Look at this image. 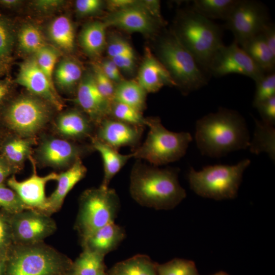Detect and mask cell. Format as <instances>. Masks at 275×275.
Returning a JSON list of instances; mask_svg holds the SVG:
<instances>
[{
  "mask_svg": "<svg viewBox=\"0 0 275 275\" xmlns=\"http://www.w3.org/2000/svg\"><path fill=\"white\" fill-rule=\"evenodd\" d=\"M195 140L201 154L212 158L248 148L251 141L244 118L236 111L224 107L197 120Z\"/></svg>",
  "mask_w": 275,
  "mask_h": 275,
  "instance_id": "cell-1",
  "label": "cell"
},
{
  "mask_svg": "<svg viewBox=\"0 0 275 275\" xmlns=\"http://www.w3.org/2000/svg\"><path fill=\"white\" fill-rule=\"evenodd\" d=\"M178 168H158L138 159L130 175L131 196L141 206L156 210L175 208L185 197L178 181Z\"/></svg>",
  "mask_w": 275,
  "mask_h": 275,
  "instance_id": "cell-2",
  "label": "cell"
},
{
  "mask_svg": "<svg viewBox=\"0 0 275 275\" xmlns=\"http://www.w3.org/2000/svg\"><path fill=\"white\" fill-rule=\"evenodd\" d=\"M205 72L223 45L222 31L216 23L193 10L181 14L173 32Z\"/></svg>",
  "mask_w": 275,
  "mask_h": 275,
  "instance_id": "cell-3",
  "label": "cell"
},
{
  "mask_svg": "<svg viewBox=\"0 0 275 275\" xmlns=\"http://www.w3.org/2000/svg\"><path fill=\"white\" fill-rule=\"evenodd\" d=\"M70 265L67 257L43 242L12 244L7 252L6 275H59Z\"/></svg>",
  "mask_w": 275,
  "mask_h": 275,
  "instance_id": "cell-4",
  "label": "cell"
},
{
  "mask_svg": "<svg viewBox=\"0 0 275 275\" xmlns=\"http://www.w3.org/2000/svg\"><path fill=\"white\" fill-rule=\"evenodd\" d=\"M145 122L149 128L147 138L133 150V157L157 167L176 161L186 154L193 140L189 132L169 131L158 117L147 118Z\"/></svg>",
  "mask_w": 275,
  "mask_h": 275,
  "instance_id": "cell-5",
  "label": "cell"
},
{
  "mask_svg": "<svg viewBox=\"0 0 275 275\" xmlns=\"http://www.w3.org/2000/svg\"><path fill=\"white\" fill-rule=\"evenodd\" d=\"M160 61L175 86L188 94L205 86L208 80L196 60L172 32L163 37L158 48Z\"/></svg>",
  "mask_w": 275,
  "mask_h": 275,
  "instance_id": "cell-6",
  "label": "cell"
},
{
  "mask_svg": "<svg viewBox=\"0 0 275 275\" xmlns=\"http://www.w3.org/2000/svg\"><path fill=\"white\" fill-rule=\"evenodd\" d=\"M251 160L244 159L235 165L215 164L196 171L189 169L188 179L191 189L200 196L222 200L237 195L245 170Z\"/></svg>",
  "mask_w": 275,
  "mask_h": 275,
  "instance_id": "cell-7",
  "label": "cell"
},
{
  "mask_svg": "<svg viewBox=\"0 0 275 275\" xmlns=\"http://www.w3.org/2000/svg\"><path fill=\"white\" fill-rule=\"evenodd\" d=\"M120 206L115 189L100 186L86 190L81 195L75 228L85 240L94 232L114 222Z\"/></svg>",
  "mask_w": 275,
  "mask_h": 275,
  "instance_id": "cell-8",
  "label": "cell"
},
{
  "mask_svg": "<svg viewBox=\"0 0 275 275\" xmlns=\"http://www.w3.org/2000/svg\"><path fill=\"white\" fill-rule=\"evenodd\" d=\"M52 107L31 94L18 97L8 108L6 118L11 127L22 136L35 135L46 125Z\"/></svg>",
  "mask_w": 275,
  "mask_h": 275,
  "instance_id": "cell-9",
  "label": "cell"
},
{
  "mask_svg": "<svg viewBox=\"0 0 275 275\" xmlns=\"http://www.w3.org/2000/svg\"><path fill=\"white\" fill-rule=\"evenodd\" d=\"M269 22L265 6L254 0H239L226 20L225 27L231 31L235 41L242 47L261 33Z\"/></svg>",
  "mask_w": 275,
  "mask_h": 275,
  "instance_id": "cell-10",
  "label": "cell"
},
{
  "mask_svg": "<svg viewBox=\"0 0 275 275\" xmlns=\"http://www.w3.org/2000/svg\"><path fill=\"white\" fill-rule=\"evenodd\" d=\"M7 214L13 244L42 242L57 230L56 223L51 216L41 211L25 209L13 214Z\"/></svg>",
  "mask_w": 275,
  "mask_h": 275,
  "instance_id": "cell-11",
  "label": "cell"
},
{
  "mask_svg": "<svg viewBox=\"0 0 275 275\" xmlns=\"http://www.w3.org/2000/svg\"><path fill=\"white\" fill-rule=\"evenodd\" d=\"M208 72L216 77L239 74L250 77L255 82L265 75L235 40L228 46L223 45L216 51Z\"/></svg>",
  "mask_w": 275,
  "mask_h": 275,
  "instance_id": "cell-12",
  "label": "cell"
},
{
  "mask_svg": "<svg viewBox=\"0 0 275 275\" xmlns=\"http://www.w3.org/2000/svg\"><path fill=\"white\" fill-rule=\"evenodd\" d=\"M15 82L24 87L31 94L46 101L53 108L61 110L63 103L55 86L37 65L33 56L19 65Z\"/></svg>",
  "mask_w": 275,
  "mask_h": 275,
  "instance_id": "cell-13",
  "label": "cell"
},
{
  "mask_svg": "<svg viewBox=\"0 0 275 275\" xmlns=\"http://www.w3.org/2000/svg\"><path fill=\"white\" fill-rule=\"evenodd\" d=\"M35 166L33 163V174L30 177L23 181H18L13 176L8 180L7 184L16 193L27 209L37 210L49 215L45 188L49 181H57L59 174L52 172L44 176H39Z\"/></svg>",
  "mask_w": 275,
  "mask_h": 275,
  "instance_id": "cell-14",
  "label": "cell"
},
{
  "mask_svg": "<svg viewBox=\"0 0 275 275\" xmlns=\"http://www.w3.org/2000/svg\"><path fill=\"white\" fill-rule=\"evenodd\" d=\"M96 126L94 136L117 150L122 147L133 149L139 147L144 129L110 117L105 118Z\"/></svg>",
  "mask_w": 275,
  "mask_h": 275,
  "instance_id": "cell-15",
  "label": "cell"
},
{
  "mask_svg": "<svg viewBox=\"0 0 275 275\" xmlns=\"http://www.w3.org/2000/svg\"><path fill=\"white\" fill-rule=\"evenodd\" d=\"M75 100L96 126L109 117L112 103L98 90L92 72L83 75L77 87Z\"/></svg>",
  "mask_w": 275,
  "mask_h": 275,
  "instance_id": "cell-16",
  "label": "cell"
},
{
  "mask_svg": "<svg viewBox=\"0 0 275 275\" xmlns=\"http://www.w3.org/2000/svg\"><path fill=\"white\" fill-rule=\"evenodd\" d=\"M155 19L142 6L141 2L131 6L113 11L103 21L108 26H114L131 33L148 34L156 29Z\"/></svg>",
  "mask_w": 275,
  "mask_h": 275,
  "instance_id": "cell-17",
  "label": "cell"
},
{
  "mask_svg": "<svg viewBox=\"0 0 275 275\" xmlns=\"http://www.w3.org/2000/svg\"><path fill=\"white\" fill-rule=\"evenodd\" d=\"M88 149L66 140L50 138L41 144L38 153L45 165L63 168L71 166Z\"/></svg>",
  "mask_w": 275,
  "mask_h": 275,
  "instance_id": "cell-18",
  "label": "cell"
},
{
  "mask_svg": "<svg viewBox=\"0 0 275 275\" xmlns=\"http://www.w3.org/2000/svg\"><path fill=\"white\" fill-rule=\"evenodd\" d=\"M138 79L146 93H155L165 86H175L168 70L149 50L140 68Z\"/></svg>",
  "mask_w": 275,
  "mask_h": 275,
  "instance_id": "cell-19",
  "label": "cell"
},
{
  "mask_svg": "<svg viewBox=\"0 0 275 275\" xmlns=\"http://www.w3.org/2000/svg\"><path fill=\"white\" fill-rule=\"evenodd\" d=\"M87 171V168L79 158L66 171L59 174L57 188L47 197L50 215L61 209L66 196L84 178Z\"/></svg>",
  "mask_w": 275,
  "mask_h": 275,
  "instance_id": "cell-20",
  "label": "cell"
},
{
  "mask_svg": "<svg viewBox=\"0 0 275 275\" xmlns=\"http://www.w3.org/2000/svg\"><path fill=\"white\" fill-rule=\"evenodd\" d=\"M94 125L86 114L77 109H70L61 114L56 123L57 130L61 135L74 140L90 136Z\"/></svg>",
  "mask_w": 275,
  "mask_h": 275,
  "instance_id": "cell-21",
  "label": "cell"
},
{
  "mask_svg": "<svg viewBox=\"0 0 275 275\" xmlns=\"http://www.w3.org/2000/svg\"><path fill=\"white\" fill-rule=\"evenodd\" d=\"M125 237L124 229L114 222L99 229L81 242L83 249L103 256L114 250Z\"/></svg>",
  "mask_w": 275,
  "mask_h": 275,
  "instance_id": "cell-22",
  "label": "cell"
},
{
  "mask_svg": "<svg viewBox=\"0 0 275 275\" xmlns=\"http://www.w3.org/2000/svg\"><path fill=\"white\" fill-rule=\"evenodd\" d=\"M92 146L100 154L103 163L104 176L100 186L109 187L113 177L121 170L127 161L133 157L132 154H120L118 151L94 136L91 137Z\"/></svg>",
  "mask_w": 275,
  "mask_h": 275,
  "instance_id": "cell-23",
  "label": "cell"
},
{
  "mask_svg": "<svg viewBox=\"0 0 275 275\" xmlns=\"http://www.w3.org/2000/svg\"><path fill=\"white\" fill-rule=\"evenodd\" d=\"M47 35L52 45L60 51L69 53L75 47V31L69 17L61 15L54 18L47 28Z\"/></svg>",
  "mask_w": 275,
  "mask_h": 275,
  "instance_id": "cell-24",
  "label": "cell"
},
{
  "mask_svg": "<svg viewBox=\"0 0 275 275\" xmlns=\"http://www.w3.org/2000/svg\"><path fill=\"white\" fill-rule=\"evenodd\" d=\"M82 76V69L79 62L72 57H65L56 65L53 81L60 90L70 92L77 87Z\"/></svg>",
  "mask_w": 275,
  "mask_h": 275,
  "instance_id": "cell-25",
  "label": "cell"
},
{
  "mask_svg": "<svg viewBox=\"0 0 275 275\" xmlns=\"http://www.w3.org/2000/svg\"><path fill=\"white\" fill-rule=\"evenodd\" d=\"M106 25L95 21L86 24L78 37L79 43L84 51L91 57H97L103 51L106 43Z\"/></svg>",
  "mask_w": 275,
  "mask_h": 275,
  "instance_id": "cell-26",
  "label": "cell"
},
{
  "mask_svg": "<svg viewBox=\"0 0 275 275\" xmlns=\"http://www.w3.org/2000/svg\"><path fill=\"white\" fill-rule=\"evenodd\" d=\"M255 127L248 148L252 154L265 152L273 161L275 159L274 125L255 119Z\"/></svg>",
  "mask_w": 275,
  "mask_h": 275,
  "instance_id": "cell-27",
  "label": "cell"
},
{
  "mask_svg": "<svg viewBox=\"0 0 275 275\" xmlns=\"http://www.w3.org/2000/svg\"><path fill=\"white\" fill-rule=\"evenodd\" d=\"M241 47L265 74L274 72L275 56L266 45L261 33Z\"/></svg>",
  "mask_w": 275,
  "mask_h": 275,
  "instance_id": "cell-28",
  "label": "cell"
},
{
  "mask_svg": "<svg viewBox=\"0 0 275 275\" xmlns=\"http://www.w3.org/2000/svg\"><path fill=\"white\" fill-rule=\"evenodd\" d=\"M146 94L138 82L123 80L115 87L114 101L127 105L142 112L145 107Z\"/></svg>",
  "mask_w": 275,
  "mask_h": 275,
  "instance_id": "cell-29",
  "label": "cell"
},
{
  "mask_svg": "<svg viewBox=\"0 0 275 275\" xmlns=\"http://www.w3.org/2000/svg\"><path fill=\"white\" fill-rule=\"evenodd\" d=\"M16 42L21 53L31 57L47 44L41 29L32 23H24L19 28Z\"/></svg>",
  "mask_w": 275,
  "mask_h": 275,
  "instance_id": "cell-30",
  "label": "cell"
},
{
  "mask_svg": "<svg viewBox=\"0 0 275 275\" xmlns=\"http://www.w3.org/2000/svg\"><path fill=\"white\" fill-rule=\"evenodd\" d=\"M156 266L147 256L137 255L117 263L108 275H157Z\"/></svg>",
  "mask_w": 275,
  "mask_h": 275,
  "instance_id": "cell-31",
  "label": "cell"
},
{
  "mask_svg": "<svg viewBox=\"0 0 275 275\" xmlns=\"http://www.w3.org/2000/svg\"><path fill=\"white\" fill-rule=\"evenodd\" d=\"M239 0H195L191 10L209 20L227 19Z\"/></svg>",
  "mask_w": 275,
  "mask_h": 275,
  "instance_id": "cell-32",
  "label": "cell"
},
{
  "mask_svg": "<svg viewBox=\"0 0 275 275\" xmlns=\"http://www.w3.org/2000/svg\"><path fill=\"white\" fill-rule=\"evenodd\" d=\"M104 256L87 249L72 264L73 275H98L104 271Z\"/></svg>",
  "mask_w": 275,
  "mask_h": 275,
  "instance_id": "cell-33",
  "label": "cell"
},
{
  "mask_svg": "<svg viewBox=\"0 0 275 275\" xmlns=\"http://www.w3.org/2000/svg\"><path fill=\"white\" fill-rule=\"evenodd\" d=\"M16 33L11 21L0 13V61L10 63Z\"/></svg>",
  "mask_w": 275,
  "mask_h": 275,
  "instance_id": "cell-34",
  "label": "cell"
},
{
  "mask_svg": "<svg viewBox=\"0 0 275 275\" xmlns=\"http://www.w3.org/2000/svg\"><path fill=\"white\" fill-rule=\"evenodd\" d=\"M61 54V51L56 47L47 44L33 56L39 68L52 83L54 71Z\"/></svg>",
  "mask_w": 275,
  "mask_h": 275,
  "instance_id": "cell-35",
  "label": "cell"
},
{
  "mask_svg": "<svg viewBox=\"0 0 275 275\" xmlns=\"http://www.w3.org/2000/svg\"><path fill=\"white\" fill-rule=\"evenodd\" d=\"M134 126L144 127L146 118L142 112L127 105L113 101L111 104L109 117Z\"/></svg>",
  "mask_w": 275,
  "mask_h": 275,
  "instance_id": "cell-36",
  "label": "cell"
},
{
  "mask_svg": "<svg viewBox=\"0 0 275 275\" xmlns=\"http://www.w3.org/2000/svg\"><path fill=\"white\" fill-rule=\"evenodd\" d=\"M32 144L31 139H15L5 145L4 152L10 161L15 164H21L29 156Z\"/></svg>",
  "mask_w": 275,
  "mask_h": 275,
  "instance_id": "cell-37",
  "label": "cell"
},
{
  "mask_svg": "<svg viewBox=\"0 0 275 275\" xmlns=\"http://www.w3.org/2000/svg\"><path fill=\"white\" fill-rule=\"evenodd\" d=\"M157 275H199L195 263L190 260L174 259L157 265Z\"/></svg>",
  "mask_w": 275,
  "mask_h": 275,
  "instance_id": "cell-38",
  "label": "cell"
},
{
  "mask_svg": "<svg viewBox=\"0 0 275 275\" xmlns=\"http://www.w3.org/2000/svg\"><path fill=\"white\" fill-rule=\"evenodd\" d=\"M0 208L2 211L9 214L27 209L16 193L4 183L0 184Z\"/></svg>",
  "mask_w": 275,
  "mask_h": 275,
  "instance_id": "cell-39",
  "label": "cell"
},
{
  "mask_svg": "<svg viewBox=\"0 0 275 275\" xmlns=\"http://www.w3.org/2000/svg\"><path fill=\"white\" fill-rule=\"evenodd\" d=\"M253 105L256 107L259 104L275 96V73L265 74L257 81Z\"/></svg>",
  "mask_w": 275,
  "mask_h": 275,
  "instance_id": "cell-40",
  "label": "cell"
},
{
  "mask_svg": "<svg viewBox=\"0 0 275 275\" xmlns=\"http://www.w3.org/2000/svg\"><path fill=\"white\" fill-rule=\"evenodd\" d=\"M94 79L101 94L110 102L114 101L116 86L103 72L99 64H95L92 66Z\"/></svg>",
  "mask_w": 275,
  "mask_h": 275,
  "instance_id": "cell-41",
  "label": "cell"
},
{
  "mask_svg": "<svg viewBox=\"0 0 275 275\" xmlns=\"http://www.w3.org/2000/svg\"><path fill=\"white\" fill-rule=\"evenodd\" d=\"M66 3L63 0H35L31 2V6L38 13L48 14L63 8Z\"/></svg>",
  "mask_w": 275,
  "mask_h": 275,
  "instance_id": "cell-42",
  "label": "cell"
},
{
  "mask_svg": "<svg viewBox=\"0 0 275 275\" xmlns=\"http://www.w3.org/2000/svg\"><path fill=\"white\" fill-rule=\"evenodd\" d=\"M107 53L109 58L117 56L134 53L129 43L123 39L115 37L112 39L107 46Z\"/></svg>",
  "mask_w": 275,
  "mask_h": 275,
  "instance_id": "cell-43",
  "label": "cell"
},
{
  "mask_svg": "<svg viewBox=\"0 0 275 275\" xmlns=\"http://www.w3.org/2000/svg\"><path fill=\"white\" fill-rule=\"evenodd\" d=\"M13 244L7 213L0 212V251H7Z\"/></svg>",
  "mask_w": 275,
  "mask_h": 275,
  "instance_id": "cell-44",
  "label": "cell"
},
{
  "mask_svg": "<svg viewBox=\"0 0 275 275\" xmlns=\"http://www.w3.org/2000/svg\"><path fill=\"white\" fill-rule=\"evenodd\" d=\"M256 108L262 121L272 125H275V96L261 103Z\"/></svg>",
  "mask_w": 275,
  "mask_h": 275,
  "instance_id": "cell-45",
  "label": "cell"
},
{
  "mask_svg": "<svg viewBox=\"0 0 275 275\" xmlns=\"http://www.w3.org/2000/svg\"><path fill=\"white\" fill-rule=\"evenodd\" d=\"M102 6L100 0H77L75 2L77 13L81 16H87L98 12Z\"/></svg>",
  "mask_w": 275,
  "mask_h": 275,
  "instance_id": "cell-46",
  "label": "cell"
},
{
  "mask_svg": "<svg viewBox=\"0 0 275 275\" xmlns=\"http://www.w3.org/2000/svg\"><path fill=\"white\" fill-rule=\"evenodd\" d=\"M109 59L115 63L120 70L130 73L134 69L135 60L134 53L119 56Z\"/></svg>",
  "mask_w": 275,
  "mask_h": 275,
  "instance_id": "cell-47",
  "label": "cell"
},
{
  "mask_svg": "<svg viewBox=\"0 0 275 275\" xmlns=\"http://www.w3.org/2000/svg\"><path fill=\"white\" fill-rule=\"evenodd\" d=\"M99 65L104 74L114 82L118 84L123 80L120 70L111 59L103 61Z\"/></svg>",
  "mask_w": 275,
  "mask_h": 275,
  "instance_id": "cell-48",
  "label": "cell"
},
{
  "mask_svg": "<svg viewBox=\"0 0 275 275\" xmlns=\"http://www.w3.org/2000/svg\"><path fill=\"white\" fill-rule=\"evenodd\" d=\"M264 41L273 56H275V27L270 22L261 32Z\"/></svg>",
  "mask_w": 275,
  "mask_h": 275,
  "instance_id": "cell-49",
  "label": "cell"
},
{
  "mask_svg": "<svg viewBox=\"0 0 275 275\" xmlns=\"http://www.w3.org/2000/svg\"><path fill=\"white\" fill-rule=\"evenodd\" d=\"M137 1L133 0H112L107 2V6L113 11L122 9L135 4Z\"/></svg>",
  "mask_w": 275,
  "mask_h": 275,
  "instance_id": "cell-50",
  "label": "cell"
},
{
  "mask_svg": "<svg viewBox=\"0 0 275 275\" xmlns=\"http://www.w3.org/2000/svg\"><path fill=\"white\" fill-rule=\"evenodd\" d=\"M10 82L8 80H0V104L5 99L9 93Z\"/></svg>",
  "mask_w": 275,
  "mask_h": 275,
  "instance_id": "cell-51",
  "label": "cell"
},
{
  "mask_svg": "<svg viewBox=\"0 0 275 275\" xmlns=\"http://www.w3.org/2000/svg\"><path fill=\"white\" fill-rule=\"evenodd\" d=\"M23 3L20 0H0V5L4 8L14 9L19 7Z\"/></svg>",
  "mask_w": 275,
  "mask_h": 275,
  "instance_id": "cell-52",
  "label": "cell"
},
{
  "mask_svg": "<svg viewBox=\"0 0 275 275\" xmlns=\"http://www.w3.org/2000/svg\"><path fill=\"white\" fill-rule=\"evenodd\" d=\"M11 173L10 168L0 159V184H3V182Z\"/></svg>",
  "mask_w": 275,
  "mask_h": 275,
  "instance_id": "cell-53",
  "label": "cell"
},
{
  "mask_svg": "<svg viewBox=\"0 0 275 275\" xmlns=\"http://www.w3.org/2000/svg\"><path fill=\"white\" fill-rule=\"evenodd\" d=\"M7 251H0V275H6Z\"/></svg>",
  "mask_w": 275,
  "mask_h": 275,
  "instance_id": "cell-54",
  "label": "cell"
},
{
  "mask_svg": "<svg viewBox=\"0 0 275 275\" xmlns=\"http://www.w3.org/2000/svg\"><path fill=\"white\" fill-rule=\"evenodd\" d=\"M9 63L0 61V76L5 74L8 71Z\"/></svg>",
  "mask_w": 275,
  "mask_h": 275,
  "instance_id": "cell-55",
  "label": "cell"
},
{
  "mask_svg": "<svg viewBox=\"0 0 275 275\" xmlns=\"http://www.w3.org/2000/svg\"><path fill=\"white\" fill-rule=\"evenodd\" d=\"M212 275H229V274L225 272L220 271L218 272H216Z\"/></svg>",
  "mask_w": 275,
  "mask_h": 275,
  "instance_id": "cell-56",
  "label": "cell"
},
{
  "mask_svg": "<svg viewBox=\"0 0 275 275\" xmlns=\"http://www.w3.org/2000/svg\"><path fill=\"white\" fill-rule=\"evenodd\" d=\"M98 275H108V274H106L104 271H103Z\"/></svg>",
  "mask_w": 275,
  "mask_h": 275,
  "instance_id": "cell-57",
  "label": "cell"
},
{
  "mask_svg": "<svg viewBox=\"0 0 275 275\" xmlns=\"http://www.w3.org/2000/svg\"><path fill=\"white\" fill-rule=\"evenodd\" d=\"M66 275H73V274L71 272V273H69V274H66Z\"/></svg>",
  "mask_w": 275,
  "mask_h": 275,
  "instance_id": "cell-58",
  "label": "cell"
}]
</instances>
